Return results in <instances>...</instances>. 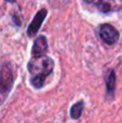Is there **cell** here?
Returning a JSON list of instances; mask_svg holds the SVG:
<instances>
[{
  "label": "cell",
  "mask_w": 122,
  "mask_h": 123,
  "mask_svg": "<svg viewBox=\"0 0 122 123\" xmlns=\"http://www.w3.org/2000/svg\"><path fill=\"white\" fill-rule=\"evenodd\" d=\"M106 82V95L108 97H114L115 86H116V74L112 69H109L105 74Z\"/></svg>",
  "instance_id": "52a82bcc"
},
{
  "label": "cell",
  "mask_w": 122,
  "mask_h": 123,
  "mask_svg": "<svg viewBox=\"0 0 122 123\" xmlns=\"http://www.w3.org/2000/svg\"><path fill=\"white\" fill-rule=\"evenodd\" d=\"M83 110V102H78L70 108V117L73 119H79Z\"/></svg>",
  "instance_id": "ba28073f"
},
{
  "label": "cell",
  "mask_w": 122,
  "mask_h": 123,
  "mask_svg": "<svg viewBox=\"0 0 122 123\" xmlns=\"http://www.w3.org/2000/svg\"><path fill=\"white\" fill-rule=\"evenodd\" d=\"M6 1H8V2H15L16 0H6Z\"/></svg>",
  "instance_id": "9c48e42d"
},
{
  "label": "cell",
  "mask_w": 122,
  "mask_h": 123,
  "mask_svg": "<svg viewBox=\"0 0 122 123\" xmlns=\"http://www.w3.org/2000/svg\"><path fill=\"white\" fill-rule=\"evenodd\" d=\"M48 51V41L44 36H40L35 40L34 45H32L31 54L32 57H38V56L45 55Z\"/></svg>",
  "instance_id": "8992f818"
},
{
  "label": "cell",
  "mask_w": 122,
  "mask_h": 123,
  "mask_svg": "<svg viewBox=\"0 0 122 123\" xmlns=\"http://www.w3.org/2000/svg\"><path fill=\"white\" fill-rule=\"evenodd\" d=\"M30 74V82L35 89H40L47 79L52 74L54 68V62L47 55L32 57L27 65Z\"/></svg>",
  "instance_id": "6da1fadb"
},
{
  "label": "cell",
  "mask_w": 122,
  "mask_h": 123,
  "mask_svg": "<svg viewBox=\"0 0 122 123\" xmlns=\"http://www.w3.org/2000/svg\"><path fill=\"white\" fill-rule=\"evenodd\" d=\"M98 34L101 39L108 45H112L119 40V31L109 24H103L101 25L98 30Z\"/></svg>",
  "instance_id": "277c9868"
},
{
  "label": "cell",
  "mask_w": 122,
  "mask_h": 123,
  "mask_svg": "<svg viewBox=\"0 0 122 123\" xmlns=\"http://www.w3.org/2000/svg\"><path fill=\"white\" fill-rule=\"evenodd\" d=\"M14 83L12 66L10 63H4L0 69V106L6 100Z\"/></svg>",
  "instance_id": "7a4b0ae2"
},
{
  "label": "cell",
  "mask_w": 122,
  "mask_h": 123,
  "mask_svg": "<svg viewBox=\"0 0 122 123\" xmlns=\"http://www.w3.org/2000/svg\"><path fill=\"white\" fill-rule=\"evenodd\" d=\"M47 14H48V11L45 10V9H41L40 11H38V13L35 15L34 19H32L31 23L29 24V26H28V29H27L28 36L34 37L35 35L39 31V29H40V27H41V25H42L43 21H44L45 16H47Z\"/></svg>",
  "instance_id": "5b68a950"
},
{
  "label": "cell",
  "mask_w": 122,
  "mask_h": 123,
  "mask_svg": "<svg viewBox=\"0 0 122 123\" xmlns=\"http://www.w3.org/2000/svg\"><path fill=\"white\" fill-rule=\"evenodd\" d=\"M89 4H93L103 13L118 12L122 8V0H83Z\"/></svg>",
  "instance_id": "3957f363"
}]
</instances>
